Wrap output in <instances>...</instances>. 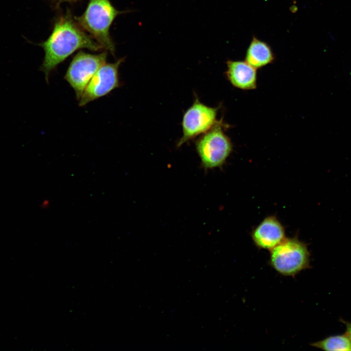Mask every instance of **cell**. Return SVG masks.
<instances>
[{"mask_svg": "<svg viewBox=\"0 0 351 351\" xmlns=\"http://www.w3.org/2000/svg\"><path fill=\"white\" fill-rule=\"evenodd\" d=\"M38 45L44 52L39 69L47 82L50 73L76 51L83 48L94 51L104 50L78 25L70 11L56 19L50 35Z\"/></svg>", "mask_w": 351, "mask_h": 351, "instance_id": "cell-1", "label": "cell"}, {"mask_svg": "<svg viewBox=\"0 0 351 351\" xmlns=\"http://www.w3.org/2000/svg\"><path fill=\"white\" fill-rule=\"evenodd\" d=\"M127 11H119L110 0H89L85 10L74 16L78 25L103 48L115 56V46L110 34V28L116 18Z\"/></svg>", "mask_w": 351, "mask_h": 351, "instance_id": "cell-2", "label": "cell"}, {"mask_svg": "<svg viewBox=\"0 0 351 351\" xmlns=\"http://www.w3.org/2000/svg\"><path fill=\"white\" fill-rule=\"evenodd\" d=\"M269 264L281 275L294 277L310 267L307 246L296 238H285L271 250Z\"/></svg>", "mask_w": 351, "mask_h": 351, "instance_id": "cell-3", "label": "cell"}, {"mask_svg": "<svg viewBox=\"0 0 351 351\" xmlns=\"http://www.w3.org/2000/svg\"><path fill=\"white\" fill-rule=\"evenodd\" d=\"M221 121L201 135L195 142V148L205 169L222 165L232 151V143L222 129Z\"/></svg>", "mask_w": 351, "mask_h": 351, "instance_id": "cell-4", "label": "cell"}, {"mask_svg": "<svg viewBox=\"0 0 351 351\" xmlns=\"http://www.w3.org/2000/svg\"><path fill=\"white\" fill-rule=\"evenodd\" d=\"M107 54L106 51L99 54L80 51L73 57L64 78L73 89L78 100L92 77L106 62Z\"/></svg>", "mask_w": 351, "mask_h": 351, "instance_id": "cell-5", "label": "cell"}, {"mask_svg": "<svg viewBox=\"0 0 351 351\" xmlns=\"http://www.w3.org/2000/svg\"><path fill=\"white\" fill-rule=\"evenodd\" d=\"M217 109L204 104L196 97L193 104L183 115L182 136L177 144V147L211 129L218 121Z\"/></svg>", "mask_w": 351, "mask_h": 351, "instance_id": "cell-6", "label": "cell"}, {"mask_svg": "<svg viewBox=\"0 0 351 351\" xmlns=\"http://www.w3.org/2000/svg\"><path fill=\"white\" fill-rule=\"evenodd\" d=\"M124 58L114 63H105L97 71L85 88L79 101L83 106L90 102L107 95L120 85L118 69Z\"/></svg>", "mask_w": 351, "mask_h": 351, "instance_id": "cell-7", "label": "cell"}, {"mask_svg": "<svg viewBox=\"0 0 351 351\" xmlns=\"http://www.w3.org/2000/svg\"><path fill=\"white\" fill-rule=\"evenodd\" d=\"M252 237L258 248L270 250L285 239L282 225L273 216L264 219L253 231Z\"/></svg>", "mask_w": 351, "mask_h": 351, "instance_id": "cell-8", "label": "cell"}, {"mask_svg": "<svg viewBox=\"0 0 351 351\" xmlns=\"http://www.w3.org/2000/svg\"><path fill=\"white\" fill-rule=\"evenodd\" d=\"M227 77L235 87L242 90H252L256 87V69L246 61H227Z\"/></svg>", "mask_w": 351, "mask_h": 351, "instance_id": "cell-9", "label": "cell"}, {"mask_svg": "<svg viewBox=\"0 0 351 351\" xmlns=\"http://www.w3.org/2000/svg\"><path fill=\"white\" fill-rule=\"evenodd\" d=\"M274 59L270 46L266 42L254 37L247 50L245 61L258 69L272 63Z\"/></svg>", "mask_w": 351, "mask_h": 351, "instance_id": "cell-10", "label": "cell"}, {"mask_svg": "<svg viewBox=\"0 0 351 351\" xmlns=\"http://www.w3.org/2000/svg\"><path fill=\"white\" fill-rule=\"evenodd\" d=\"M317 348L328 351H351V340L345 334L330 336L311 344Z\"/></svg>", "mask_w": 351, "mask_h": 351, "instance_id": "cell-11", "label": "cell"}, {"mask_svg": "<svg viewBox=\"0 0 351 351\" xmlns=\"http://www.w3.org/2000/svg\"><path fill=\"white\" fill-rule=\"evenodd\" d=\"M342 322L346 325V330L345 334L351 340V323L342 320Z\"/></svg>", "mask_w": 351, "mask_h": 351, "instance_id": "cell-12", "label": "cell"}, {"mask_svg": "<svg viewBox=\"0 0 351 351\" xmlns=\"http://www.w3.org/2000/svg\"><path fill=\"white\" fill-rule=\"evenodd\" d=\"M50 205V201L48 199L44 200L41 203L40 207L43 209L47 208Z\"/></svg>", "mask_w": 351, "mask_h": 351, "instance_id": "cell-13", "label": "cell"}, {"mask_svg": "<svg viewBox=\"0 0 351 351\" xmlns=\"http://www.w3.org/2000/svg\"><path fill=\"white\" fill-rule=\"evenodd\" d=\"M78 0H58V3H60V2H63V1L74 2H76Z\"/></svg>", "mask_w": 351, "mask_h": 351, "instance_id": "cell-14", "label": "cell"}, {"mask_svg": "<svg viewBox=\"0 0 351 351\" xmlns=\"http://www.w3.org/2000/svg\"></svg>", "mask_w": 351, "mask_h": 351, "instance_id": "cell-15", "label": "cell"}]
</instances>
